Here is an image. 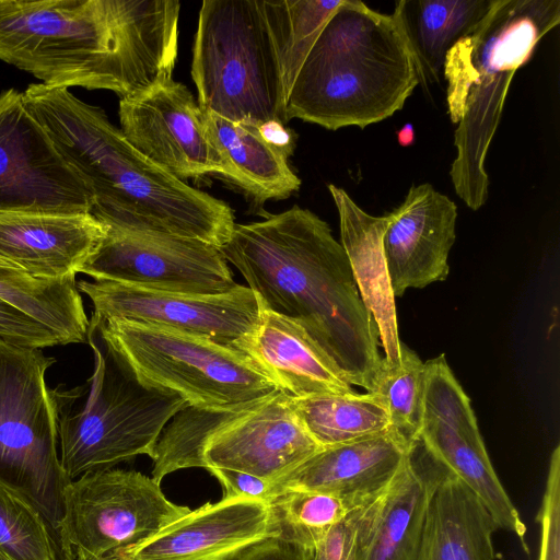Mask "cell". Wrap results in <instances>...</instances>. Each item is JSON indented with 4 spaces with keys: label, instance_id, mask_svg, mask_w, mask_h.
Returning <instances> with one entry per match:
<instances>
[{
    "label": "cell",
    "instance_id": "28",
    "mask_svg": "<svg viewBox=\"0 0 560 560\" xmlns=\"http://www.w3.org/2000/svg\"><path fill=\"white\" fill-rule=\"evenodd\" d=\"M293 406L322 448L392 432L384 405L370 392L293 397Z\"/></svg>",
    "mask_w": 560,
    "mask_h": 560
},
{
    "label": "cell",
    "instance_id": "39",
    "mask_svg": "<svg viewBox=\"0 0 560 560\" xmlns=\"http://www.w3.org/2000/svg\"><path fill=\"white\" fill-rule=\"evenodd\" d=\"M95 560H130L126 550L115 551Z\"/></svg>",
    "mask_w": 560,
    "mask_h": 560
},
{
    "label": "cell",
    "instance_id": "7",
    "mask_svg": "<svg viewBox=\"0 0 560 560\" xmlns=\"http://www.w3.org/2000/svg\"><path fill=\"white\" fill-rule=\"evenodd\" d=\"M191 77L201 109L232 121L287 125L282 56L264 0H205Z\"/></svg>",
    "mask_w": 560,
    "mask_h": 560
},
{
    "label": "cell",
    "instance_id": "21",
    "mask_svg": "<svg viewBox=\"0 0 560 560\" xmlns=\"http://www.w3.org/2000/svg\"><path fill=\"white\" fill-rule=\"evenodd\" d=\"M409 447L388 432L320 448L272 482L268 498L285 490H308L336 495L359 508L387 489Z\"/></svg>",
    "mask_w": 560,
    "mask_h": 560
},
{
    "label": "cell",
    "instance_id": "1",
    "mask_svg": "<svg viewBox=\"0 0 560 560\" xmlns=\"http://www.w3.org/2000/svg\"><path fill=\"white\" fill-rule=\"evenodd\" d=\"M179 13L177 0H0V60L125 98L172 75Z\"/></svg>",
    "mask_w": 560,
    "mask_h": 560
},
{
    "label": "cell",
    "instance_id": "15",
    "mask_svg": "<svg viewBox=\"0 0 560 560\" xmlns=\"http://www.w3.org/2000/svg\"><path fill=\"white\" fill-rule=\"evenodd\" d=\"M120 130L148 160L185 182L210 173L226 177V165L211 140L202 109L173 77L119 100Z\"/></svg>",
    "mask_w": 560,
    "mask_h": 560
},
{
    "label": "cell",
    "instance_id": "23",
    "mask_svg": "<svg viewBox=\"0 0 560 560\" xmlns=\"http://www.w3.org/2000/svg\"><path fill=\"white\" fill-rule=\"evenodd\" d=\"M328 190L339 215L341 245L348 256L360 295L377 326L384 361L400 364L395 295L392 289L382 238L393 212L375 217L361 209L342 188L329 184Z\"/></svg>",
    "mask_w": 560,
    "mask_h": 560
},
{
    "label": "cell",
    "instance_id": "17",
    "mask_svg": "<svg viewBox=\"0 0 560 560\" xmlns=\"http://www.w3.org/2000/svg\"><path fill=\"white\" fill-rule=\"evenodd\" d=\"M450 469L418 439L361 516L357 560H417L431 499Z\"/></svg>",
    "mask_w": 560,
    "mask_h": 560
},
{
    "label": "cell",
    "instance_id": "20",
    "mask_svg": "<svg viewBox=\"0 0 560 560\" xmlns=\"http://www.w3.org/2000/svg\"><path fill=\"white\" fill-rule=\"evenodd\" d=\"M106 232L91 213L0 212V262L37 279L75 277Z\"/></svg>",
    "mask_w": 560,
    "mask_h": 560
},
{
    "label": "cell",
    "instance_id": "12",
    "mask_svg": "<svg viewBox=\"0 0 560 560\" xmlns=\"http://www.w3.org/2000/svg\"><path fill=\"white\" fill-rule=\"evenodd\" d=\"M419 439L479 499L499 526L525 549L526 525L487 453L470 399L444 354L428 360Z\"/></svg>",
    "mask_w": 560,
    "mask_h": 560
},
{
    "label": "cell",
    "instance_id": "34",
    "mask_svg": "<svg viewBox=\"0 0 560 560\" xmlns=\"http://www.w3.org/2000/svg\"><path fill=\"white\" fill-rule=\"evenodd\" d=\"M0 339L37 349L61 346L58 336L15 306L0 299Z\"/></svg>",
    "mask_w": 560,
    "mask_h": 560
},
{
    "label": "cell",
    "instance_id": "8",
    "mask_svg": "<svg viewBox=\"0 0 560 560\" xmlns=\"http://www.w3.org/2000/svg\"><path fill=\"white\" fill-rule=\"evenodd\" d=\"M103 341L149 387L198 407L255 401L277 384L238 349L206 338L121 319L91 317Z\"/></svg>",
    "mask_w": 560,
    "mask_h": 560
},
{
    "label": "cell",
    "instance_id": "14",
    "mask_svg": "<svg viewBox=\"0 0 560 560\" xmlns=\"http://www.w3.org/2000/svg\"><path fill=\"white\" fill-rule=\"evenodd\" d=\"M80 272L96 281L190 294H220L237 284L228 261L214 246L112 228H107Z\"/></svg>",
    "mask_w": 560,
    "mask_h": 560
},
{
    "label": "cell",
    "instance_id": "33",
    "mask_svg": "<svg viewBox=\"0 0 560 560\" xmlns=\"http://www.w3.org/2000/svg\"><path fill=\"white\" fill-rule=\"evenodd\" d=\"M536 521L540 527L538 560H560V446L551 454L545 493Z\"/></svg>",
    "mask_w": 560,
    "mask_h": 560
},
{
    "label": "cell",
    "instance_id": "19",
    "mask_svg": "<svg viewBox=\"0 0 560 560\" xmlns=\"http://www.w3.org/2000/svg\"><path fill=\"white\" fill-rule=\"evenodd\" d=\"M264 538H268L266 501L223 497L190 510L126 552L130 560H230Z\"/></svg>",
    "mask_w": 560,
    "mask_h": 560
},
{
    "label": "cell",
    "instance_id": "30",
    "mask_svg": "<svg viewBox=\"0 0 560 560\" xmlns=\"http://www.w3.org/2000/svg\"><path fill=\"white\" fill-rule=\"evenodd\" d=\"M268 537L314 550L352 508L336 495L308 490H285L266 500Z\"/></svg>",
    "mask_w": 560,
    "mask_h": 560
},
{
    "label": "cell",
    "instance_id": "29",
    "mask_svg": "<svg viewBox=\"0 0 560 560\" xmlns=\"http://www.w3.org/2000/svg\"><path fill=\"white\" fill-rule=\"evenodd\" d=\"M267 398L223 407L186 404L171 418L160 434L151 457V477L161 483L165 476L179 469H206L203 451L208 441Z\"/></svg>",
    "mask_w": 560,
    "mask_h": 560
},
{
    "label": "cell",
    "instance_id": "27",
    "mask_svg": "<svg viewBox=\"0 0 560 560\" xmlns=\"http://www.w3.org/2000/svg\"><path fill=\"white\" fill-rule=\"evenodd\" d=\"M0 299L48 327L61 346L86 342L90 319L75 277L37 279L0 262Z\"/></svg>",
    "mask_w": 560,
    "mask_h": 560
},
{
    "label": "cell",
    "instance_id": "10",
    "mask_svg": "<svg viewBox=\"0 0 560 560\" xmlns=\"http://www.w3.org/2000/svg\"><path fill=\"white\" fill-rule=\"evenodd\" d=\"M190 512L136 470L105 469L69 481L57 529L63 560H95L135 548Z\"/></svg>",
    "mask_w": 560,
    "mask_h": 560
},
{
    "label": "cell",
    "instance_id": "13",
    "mask_svg": "<svg viewBox=\"0 0 560 560\" xmlns=\"http://www.w3.org/2000/svg\"><path fill=\"white\" fill-rule=\"evenodd\" d=\"M100 320L121 319L209 339L240 350L254 331L261 304L254 291L236 284L220 294L143 289L110 281H77ZM241 351V350H240Z\"/></svg>",
    "mask_w": 560,
    "mask_h": 560
},
{
    "label": "cell",
    "instance_id": "4",
    "mask_svg": "<svg viewBox=\"0 0 560 560\" xmlns=\"http://www.w3.org/2000/svg\"><path fill=\"white\" fill-rule=\"evenodd\" d=\"M419 84L413 57L392 14L342 0L294 80L287 119L329 130L365 128L401 109Z\"/></svg>",
    "mask_w": 560,
    "mask_h": 560
},
{
    "label": "cell",
    "instance_id": "37",
    "mask_svg": "<svg viewBox=\"0 0 560 560\" xmlns=\"http://www.w3.org/2000/svg\"><path fill=\"white\" fill-rule=\"evenodd\" d=\"M313 550L268 537L247 547L230 560H312Z\"/></svg>",
    "mask_w": 560,
    "mask_h": 560
},
{
    "label": "cell",
    "instance_id": "2",
    "mask_svg": "<svg viewBox=\"0 0 560 560\" xmlns=\"http://www.w3.org/2000/svg\"><path fill=\"white\" fill-rule=\"evenodd\" d=\"M219 249L264 307L299 323L351 386L371 392L383 358L377 326L327 222L294 206L235 223Z\"/></svg>",
    "mask_w": 560,
    "mask_h": 560
},
{
    "label": "cell",
    "instance_id": "36",
    "mask_svg": "<svg viewBox=\"0 0 560 560\" xmlns=\"http://www.w3.org/2000/svg\"><path fill=\"white\" fill-rule=\"evenodd\" d=\"M208 471L224 488V498L246 497L266 501L270 494L271 483L255 476L217 467H211Z\"/></svg>",
    "mask_w": 560,
    "mask_h": 560
},
{
    "label": "cell",
    "instance_id": "6",
    "mask_svg": "<svg viewBox=\"0 0 560 560\" xmlns=\"http://www.w3.org/2000/svg\"><path fill=\"white\" fill-rule=\"evenodd\" d=\"M86 342L94 357L85 399L72 389H54L58 447L69 481L110 469L138 455L152 457L160 434L187 401L179 395L143 385L90 323Z\"/></svg>",
    "mask_w": 560,
    "mask_h": 560
},
{
    "label": "cell",
    "instance_id": "16",
    "mask_svg": "<svg viewBox=\"0 0 560 560\" xmlns=\"http://www.w3.org/2000/svg\"><path fill=\"white\" fill-rule=\"evenodd\" d=\"M320 448L302 424L293 397L279 390L214 434L203 459L207 470L233 469L272 483Z\"/></svg>",
    "mask_w": 560,
    "mask_h": 560
},
{
    "label": "cell",
    "instance_id": "18",
    "mask_svg": "<svg viewBox=\"0 0 560 560\" xmlns=\"http://www.w3.org/2000/svg\"><path fill=\"white\" fill-rule=\"evenodd\" d=\"M382 238L395 298L444 281L456 240L457 207L431 184L411 186Z\"/></svg>",
    "mask_w": 560,
    "mask_h": 560
},
{
    "label": "cell",
    "instance_id": "25",
    "mask_svg": "<svg viewBox=\"0 0 560 560\" xmlns=\"http://www.w3.org/2000/svg\"><path fill=\"white\" fill-rule=\"evenodd\" d=\"M202 115L233 183L259 202L283 199L299 190L301 179L288 163L292 150L269 141L260 125L232 121L203 109Z\"/></svg>",
    "mask_w": 560,
    "mask_h": 560
},
{
    "label": "cell",
    "instance_id": "26",
    "mask_svg": "<svg viewBox=\"0 0 560 560\" xmlns=\"http://www.w3.org/2000/svg\"><path fill=\"white\" fill-rule=\"evenodd\" d=\"M495 0H399L392 15L415 60L419 83L439 80L450 49L471 34Z\"/></svg>",
    "mask_w": 560,
    "mask_h": 560
},
{
    "label": "cell",
    "instance_id": "9",
    "mask_svg": "<svg viewBox=\"0 0 560 560\" xmlns=\"http://www.w3.org/2000/svg\"><path fill=\"white\" fill-rule=\"evenodd\" d=\"M55 362L42 349L0 339V483L34 504L57 537L69 480L59 458L55 392L45 378Z\"/></svg>",
    "mask_w": 560,
    "mask_h": 560
},
{
    "label": "cell",
    "instance_id": "5",
    "mask_svg": "<svg viewBox=\"0 0 560 560\" xmlns=\"http://www.w3.org/2000/svg\"><path fill=\"white\" fill-rule=\"evenodd\" d=\"M559 23V0H495L476 30L446 55V102L457 125L450 175L455 192L471 210L488 199L485 161L511 81Z\"/></svg>",
    "mask_w": 560,
    "mask_h": 560
},
{
    "label": "cell",
    "instance_id": "3",
    "mask_svg": "<svg viewBox=\"0 0 560 560\" xmlns=\"http://www.w3.org/2000/svg\"><path fill=\"white\" fill-rule=\"evenodd\" d=\"M27 110L92 196L91 214L107 228L172 235L221 248L235 226L231 207L161 168L105 112L66 88L30 84Z\"/></svg>",
    "mask_w": 560,
    "mask_h": 560
},
{
    "label": "cell",
    "instance_id": "11",
    "mask_svg": "<svg viewBox=\"0 0 560 560\" xmlns=\"http://www.w3.org/2000/svg\"><path fill=\"white\" fill-rule=\"evenodd\" d=\"M92 196L24 105L22 93L0 94V212L83 214Z\"/></svg>",
    "mask_w": 560,
    "mask_h": 560
},
{
    "label": "cell",
    "instance_id": "31",
    "mask_svg": "<svg viewBox=\"0 0 560 560\" xmlns=\"http://www.w3.org/2000/svg\"><path fill=\"white\" fill-rule=\"evenodd\" d=\"M425 364L418 354L400 342V364L381 366L370 393L384 405L390 431L407 446L418 439L424 400Z\"/></svg>",
    "mask_w": 560,
    "mask_h": 560
},
{
    "label": "cell",
    "instance_id": "32",
    "mask_svg": "<svg viewBox=\"0 0 560 560\" xmlns=\"http://www.w3.org/2000/svg\"><path fill=\"white\" fill-rule=\"evenodd\" d=\"M0 560H61L56 534L42 512L1 483Z\"/></svg>",
    "mask_w": 560,
    "mask_h": 560
},
{
    "label": "cell",
    "instance_id": "35",
    "mask_svg": "<svg viewBox=\"0 0 560 560\" xmlns=\"http://www.w3.org/2000/svg\"><path fill=\"white\" fill-rule=\"evenodd\" d=\"M365 504L350 511L327 533L313 550L312 560H357L358 534Z\"/></svg>",
    "mask_w": 560,
    "mask_h": 560
},
{
    "label": "cell",
    "instance_id": "22",
    "mask_svg": "<svg viewBox=\"0 0 560 560\" xmlns=\"http://www.w3.org/2000/svg\"><path fill=\"white\" fill-rule=\"evenodd\" d=\"M240 350L292 397L354 392L331 358L299 323L262 305L254 331Z\"/></svg>",
    "mask_w": 560,
    "mask_h": 560
},
{
    "label": "cell",
    "instance_id": "38",
    "mask_svg": "<svg viewBox=\"0 0 560 560\" xmlns=\"http://www.w3.org/2000/svg\"><path fill=\"white\" fill-rule=\"evenodd\" d=\"M398 140L401 145H409L413 141V129L411 125H406L398 132Z\"/></svg>",
    "mask_w": 560,
    "mask_h": 560
},
{
    "label": "cell",
    "instance_id": "24",
    "mask_svg": "<svg viewBox=\"0 0 560 560\" xmlns=\"http://www.w3.org/2000/svg\"><path fill=\"white\" fill-rule=\"evenodd\" d=\"M498 524L451 470L429 504L417 560H493Z\"/></svg>",
    "mask_w": 560,
    "mask_h": 560
}]
</instances>
